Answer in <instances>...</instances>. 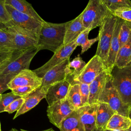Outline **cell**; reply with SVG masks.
<instances>
[{"label": "cell", "instance_id": "obj_38", "mask_svg": "<svg viewBox=\"0 0 131 131\" xmlns=\"http://www.w3.org/2000/svg\"><path fill=\"white\" fill-rule=\"evenodd\" d=\"M112 14L123 20L131 23V9L115 12Z\"/></svg>", "mask_w": 131, "mask_h": 131}, {"label": "cell", "instance_id": "obj_6", "mask_svg": "<svg viewBox=\"0 0 131 131\" xmlns=\"http://www.w3.org/2000/svg\"><path fill=\"white\" fill-rule=\"evenodd\" d=\"M113 85L118 92L123 102L129 107L131 106V67L118 69L112 75Z\"/></svg>", "mask_w": 131, "mask_h": 131}, {"label": "cell", "instance_id": "obj_9", "mask_svg": "<svg viewBox=\"0 0 131 131\" xmlns=\"http://www.w3.org/2000/svg\"><path fill=\"white\" fill-rule=\"evenodd\" d=\"M6 27L12 35L15 50L21 51L37 46L38 38L34 34L16 26L11 21Z\"/></svg>", "mask_w": 131, "mask_h": 131}, {"label": "cell", "instance_id": "obj_36", "mask_svg": "<svg viewBox=\"0 0 131 131\" xmlns=\"http://www.w3.org/2000/svg\"><path fill=\"white\" fill-rule=\"evenodd\" d=\"M25 99L23 97H20L15 99L12 102H11L5 110V112L8 113L9 114H12L15 111L19 110L23 103H24Z\"/></svg>", "mask_w": 131, "mask_h": 131}, {"label": "cell", "instance_id": "obj_25", "mask_svg": "<svg viewBox=\"0 0 131 131\" xmlns=\"http://www.w3.org/2000/svg\"><path fill=\"white\" fill-rule=\"evenodd\" d=\"M67 98L75 110H78L82 106L78 83L74 82L73 81L71 82V85Z\"/></svg>", "mask_w": 131, "mask_h": 131}, {"label": "cell", "instance_id": "obj_26", "mask_svg": "<svg viewBox=\"0 0 131 131\" xmlns=\"http://www.w3.org/2000/svg\"><path fill=\"white\" fill-rule=\"evenodd\" d=\"M111 14L131 9L129 0H102Z\"/></svg>", "mask_w": 131, "mask_h": 131}, {"label": "cell", "instance_id": "obj_16", "mask_svg": "<svg viewBox=\"0 0 131 131\" xmlns=\"http://www.w3.org/2000/svg\"><path fill=\"white\" fill-rule=\"evenodd\" d=\"M122 22V19L117 17L113 36L111 42L108 57L106 63V69L111 73H112L113 69L115 67L117 55L120 49L119 35L120 29Z\"/></svg>", "mask_w": 131, "mask_h": 131}, {"label": "cell", "instance_id": "obj_49", "mask_svg": "<svg viewBox=\"0 0 131 131\" xmlns=\"http://www.w3.org/2000/svg\"><path fill=\"white\" fill-rule=\"evenodd\" d=\"M0 131H1V123H0Z\"/></svg>", "mask_w": 131, "mask_h": 131}, {"label": "cell", "instance_id": "obj_12", "mask_svg": "<svg viewBox=\"0 0 131 131\" xmlns=\"http://www.w3.org/2000/svg\"><path fill=\"white\" fill-rule=\"evenodd\" d=\"M70 61V59H66L47 72L41 78V86L49 87L53 84L67 79L70 74L68 68Z\"/></svg>", "mask_w": 131, "mask_h": 131}, {"label": "cell", "instance_id": "obj_7", "mask_svg": "<svg viewBox=\"0 0 131 131\" xmlns=\"http://www.w3.org/2000/svg\"><path fill=\"white\" fill-rule=\"evenodd\" d=\"M6 8L11 18V23L16 26L34 34L37 38L43 23L15 10L6 4Z\"/></svg>", "mask_w": 131, "mask_h": 131}, {"label": "cell", "instance_id": "obj_10", "mask_svg": "<svg viewBox=\"0 0 131 131\" xmlns=\"http://www.w3.org/2000/svg\"><path fill=\"white\" fill-rule=\"evenodd\" d=\"M77 47V45L76 43L75 40L63 45L57 52L54 53V55L50 60L40 67L33 70V72L38 77L42 78L49 70L62 62L66 59H70L71 55Z\"/></svg>", "mask_w": 131, "mask_h": 131}, {"label": "cell", "instance_id": "obj_30", "mask_svg": "<svg viewBox=\"0 0 131 131\" xmlns=\"http://www.w3.org/2000/svg\"><path fill=\"white\" fill-rule=\"evenodd\" d=\"M130 32V28L128 23L126 21L123 20L120 29L119 35L120 48L127 42L129 38Z\"/></svg>", "mask_w": 131, "mask_h": 131}, {"label": "cell", "instance_id": "obj_22", "mask_svg": "<svg viewBox=\"0 0 131 131\" xmlns=\"http://www.w3.org/2000/svg\"><path fill=\"white\" fill-rule=\"evenodd\" d=\"M58 128L60 131H85L77 110L64 119Z\"/></svg>", "mask_w": 131, "mask_h": 131}, {"label": "cell", "instance_id": "obj_34", "mask_svg": "<svg viewBox=\"0 0 131 131\" xmlns=\"http://www.w3.org/2000/svg\"><path fill=\"white\" fill-rule=\"evenodd\" d=\"M37 88L31 86H19L11 90V92L20 97H25L32 93Z\"/></svg>", "mask_w": 131, "mask_h": 131}, {"label": "cell", "instance_id": "obj_8", "mask_svg": "<svg viewBox=\"0 0 131 131\" xmlns=\"http://www.w3.org/2000/svg\"><path fill=\"white\" fill-rule=\"evenodd\" d=\"M105 70L106 67L103 62L95 54L88 61L80 73L73 77L71 82L89 84Z\"/></svg>", "mask_w": 131, "mask_h": 131}, {"label": "cell", "instance_id": "obj_2", "mask_svg": "<svg viewBox=\"0 0 131 131\" xmlns=\"http://www.w3.org/2000/svg\"><path fill=\"white\" fill-rule=\"evenodd\" d=\"M111 13L102 0H90L80 13L85 29L91 30L100 26L107 16Z\"/></svg>", "mask_w": 131, "mask_h": 131}, {"label": "cell", "instance_id": "obj_21", "mask_svg": "<svg viewBox=\"0 0 131 131\" xmlns=\"http://www.w3.org/2000/svg\"><path fill=\"white\" fill-rule=\"evenodd\" d=\"M5 3L18 11L25 14L42 23L46 21L36 12L32 5L25 0H5Z\"/></svg>", "mask_w": 131, "mask_h": 131}, {"label": "cell", "instance_id": "obj_17", "mask_svg": "<svg viewBox=\"0 0 131 131\" xmlns=\"http://www.w3.org/2000/svg\"><path fill=\"white\" fill-rule=\"evenodd\" d=\"M48 89V87L41 85L29 95L23 97L25 99L24 103L20 108L16 112L13 119L27 113L37 105L43 98H45Z\"/></svg>", "mask_w": 131, "mask_h": 131}, {"label": "cell", "instance_id": "obj_43", "mask_svg": "<svg viewBox=\"0 0 131 131\" xmlns=\"http://www.w3.org/2000/svg\"><path fill=\"white\" fill-rule=\"evenodd\" d=\"M9 131H19V130H18L17 129H16L15 128H12L10 130H9ZM20 131H21V130H20Z\"/></svg>", "mask_w": 131, "mask_h": 131}, {"label": "cell", "instance_id": "obj_45", "mask_svg": "<svg viewBox=\"0 0 131 131\" xmlns=\"http://www.w3.org/2000/svg\"><path fill=\"white\" fill-rule=\"evenodd\" d=\"M93 131H104V130H99V129H98L95 128V129H94Z\"/></svg>", "mask_w": 131, "mask_h": 131}, {"label": "cell", "instance_id": "obj_33", "mask_svg": "<svg viewBox=\"0 0 131 131\" xmlns=\"http://www.w3.org/2000/svg\"><path fill=\"white\" fill-rule=\"evenodd\" d=\"M11 21V18L6 8L5 0H0V22L6 26Z\"/></svg>", "mask_w": 131, "mask_h": 131}, {"label": "cell", "instance_id": "obj_47", "mask_svg": "<svg viewBox=\"0 0 131 131\" xmlns=\"http://www.w3.org/2000/svg\"><path fill=\"white\" fill-rule=\"evenodd\" d=\"M127 23H128V25H129V27L130 28V30H131V23H130V22H127Z\"/></svg>", "mask_w": 131, "mask_h": 131}, {"label": "cell", "instance_id": "obj_48", "mask_svg": "<svg viewBox=\"0 0 131 131\" xmlns=\"http://www.w3.org/2000/svg\"><path fill=\"white\" fill-rule=\"evenodd\" d=\"M1 98H2V94H0V100L1 99Z\"/></svg>", "mask_w": 131, "mask_h": 131}, {"label": "cell", "instance_id": "obj_18", "mask_svg": "<svg viewBox=\"0 0 131 131\" xmlns=\"http://www.w3.org/2000/svg\"><path fill=\"white\" fill-rule=\"evenodd\" d=\"M98 103L88 104L76 110L85 131H93L96 128Z\"/></svg>", "mask_w": 131, "mask_h": 131}, {"label": "cell", "instance_id": "obj_41", "mask_svg": "<svg viewBox=\"0 0 131 131\" xmlns=\"http://www.w3.org/2000/svg\"><path fill=\"white\" fill-rule=\"evenodd\" d=\"M128 117L131 119V106L129 107L128 110Z\"/></svg>", "mask_w": 131, "mask_h": 131}, {"label": "cell", "instance_id": "obj_37", "mask_svg": "<svg viewBox=\"0 0 131 131\" xmlns=\"http://www.w3.org/2000/svg\"><path fill=\"white\" fill-rule=\"evenodd\" d=\"M14 52V50H0V66L10 60L13 57Z\"/></svg>", "mask_w": 131, "mask_h": 131}, {"label": "cell", "instance_id": "obj_40", "mask_svg": "<svg viewBox=\"0 0 131 131\" xmlns=\"http://www.w3.org/2000/svg\"><path fill=\"white\" fill-rule=\"evenodd\" d=\"M20 130L21 131H29V130H24V129H21ZM41 131H53V129L52 128H50L47 129H45V130H41Z\"/></svg>", "mask_w": 131, "mask_h": 131}, {"label": "cell", "instance_id": "obj_5", "mask_svg": "<svg viewBox=\"0 0 131 131\" xmlns=\"http://www.w3.org/2000/svg\"><path fill=\"white\" fill-rule=\"evenodd\" d=\"M112 76L107 81L99 97L98 102L106 103L116 113L128 117L129 107L123 102L118 92L113 85Z\"/></svg>", "mask_w": 131, "mask_h": 131}, {"label": "cell", "instance_id": "obj_15", "mask_svg": "<svg viewBox=\"0 0 131 131\" xmlns=\"http://www.w3.org/2000/svg\"><path fill=\"white\" fill-rule=\"evenodd\" d=\"M112 73L105 70L89 84L90 95L88 104L97 103L107 81L112 77Z\"/></svg>", "mask_w": 131, "mask_h": 131}, {"label": "cell", "instance_id": "obj_24", "mask_svg": "<svg viewBox=\"0 0 131 131\" xmlns=\"http://www.w3.org/2000/svg\"><path fill=\"white\" fill-rule=\"evenodd\" d=\"M130 126L131 119L128 117L115 113L108 121L106 129L125 130Z\"/></svg>", "mask_w": 131, "mask_h": 131}, {"label": "cell", "instance_id": "obj_28", "mask_svg": "<svg viewBox=\"0 0 131 131\" xmlns=\"http://www.w3.org/2000/svg\"><path fill=\"white\" fill-rule=\"evenodd\" d=\"M86 64V63L82 60L80 55H78L71 61H70L69 63L68 68L70 74L67 78L70 77L73 78V77L79 74L83 70Z\"/></svg>", "mask_w": 131, "mask_h": 131}, {"label": "cell", "instance_id": "obj_46", "mask_svg": "<svg viewBox=\"0 0 131 131\" xmlns=\"http://www.w3.org/2000/svg\"><path fill=\"white\" fill-rule=\"evenodd\" d=\"M126 67H131V61H130V62L128 63V64Z\"/></svg>", "mask_w": 131, "mask_h": 131}, {"label": "cell", "instance_id": "obj_23", "mask_svg": "<svg viewBox=\"0 0 131 131\" xmlns=\"http://www.w3.org/2000/svg\"><path fill=\"white\" fill-rule=\"evenodd\" d=\"M131 61V32L127 42L121 47L118 52L115 67L118 69L126 67Z\"/></svg>", "mask_w": 131, "mask_h": 131}, {"label": "cell", "instance_id": "obj_39", "mask_svg": "<svg viewBox=\"0 0 131 131\" xmlns=\"http://www.w3.org/2000/svg\"><path fill=\"white\" fill-rule=\"evenodd\" d=\"M7 27L3 23L0 22V29H6Z\"/></svg>", "mask_w": 131, "mask_h": 131}, {"label": "cell", "instance_id": "obj_1", "mask_svg": "<svg viewBox=\"0 0 131 131\" xmlns=\"http://www.w3.org/2000/svg\"><path fill=\"white\" fill-rule=\"evenodd\" d=\"M66 23H52L46 21L42 25L37 47L39 51L48 50L54 53L63 46Z\"/></svg>", "mask_w": 131, "mask_h": 131}, {"label": "cell", "instance_id": "obj_50", "mask_svg": "<svg viewBox=\"0 0 131 131\" xmlns=\"http://www.w3.org/2000/svg\"><path fill=\"white\" fill-rule=\"evenodd\" d=\"M53 131H54V130H53Z\"/></svg>", "mask_w": 131, "mask_h": 131}, {"label": "cell", "instance_id": "obj_32", "mask_svg": "<svg viewBox=\"0 0 131 131\" xmlns=\"http://www.w3.org/2000/svg\"><path fill=\"white\" fill-rule=\"evenodd\" d=\"M16 75L14 73L0 74V94L9 89L8 84Z\"/></svg>", "mask_w": 131, "mask_h": 131}, {"label": "cell", "instance_id": "obj_3", "mask_svg": "<svg viewBox=\"0 0 131 131\" xmlns=\"http://www.w3.org/2000/svg\"><path fill=\"white\" fill-rule=\"evenodd\" d=\"M117 20L116 16L110 13L100 26L96 55L101 58L105 67Z\"/></svg>", "mask_w": 131, "mask_h": 131}, {"label": "cell", "instance_id": "obj_44", "mask_svg": "<svg viewBox=\"0 0 131 131\" xmlns=\"http://www.w3.org/2000/svg\"><path fill=\"white\" fill-rule=\"evenodd\" d=\"M124 131H131V126L128 128V129H126V130H125Z\"/></svg>", "mask_w": 131, "mask_h": 131}, {"label": "cell", "instance_id": "obj_14", "mask_svg": "<svg viewBox=\"0 0 131 131\" xmlns=\"http://www.w3.org/2000/svg\"><path fill=\"white\" fill-rule=\"evenodd\" d=\"M71 85V81L67 79L49 86L45 97L48 105L66 99Z\"/></svg>", "mask_w": 131, "mask_h": 131}, {"label": "cell", "instance_id": "obj_20", "mask_svg": "<svg viewBox=\"0 0 131 131\" xmlns=\"http://www.w3.org/2000/svg\"><path fill=\"white\" fill-rule=\"evenodd\" d=\"M115 113V112L107 103L98 102L96 128L101 130H105L108 121Z\"/></svg>", "mask_w": 131, "mask_h": 131}, {"label": "cell", "instance_id": "obj_29", "mask_svg": "<svg viewBox=\"0 0 131 131\" xmlns=\"http://www.w3.org/2000/svg\"><path fill=\"white\" fill-rule=\"evenodd\" d=\"M15 50L12 37L7 29H0V50Z\"/></svg>", "mask_w": 131, "mask_h": 131}, {"label": "cell", "instance_id": "obj_42", "mask_svg": "<svg viewBox=\"0 0 131 131\" xmlns=\"http://www.w3.org/2000/svg\"><path fill=\"white\" fill-rule=\"evenodd\" d=\"M104 131H124V130H109V129H105Z\"/></svg>", "mask_w": 131, "mask_h": 131}, {"label": "cell", "instance_id": "obj_13", "mask_svg": "<svg viewBox=\"0 0 131 131\" xmlns=\"http://www.w3.org/2000/svg\"><path fill=\"white\" fill-rule=\"evenodd\" d=\"M42 78L38 77L34 72L30 69L24 70L17 74L10 81L8 86L11 90L19 86H31L38 88L41 85Z\"/></svg>", "mask_w": 131, "mask_h": 131}, {"label": "cell", "instance_id": "obj_11", "mask_svg": "<svg viewBox=\"0 0 131 131\" xmlns=\"http://www.w3.org/2000/svg\"><path fill=\"white\" fill-rule=\"evenodd\" d=\"M74 111L75 109L66 98L48 105L47 113L50 122L59 128L63 120Z\"/></svg>", "mask_w": 131, "mask_h": 131}, {"label": "cell", "instance_id": "obj_31", "mask_svg": "<svg viewBox=\"0 0 131 131\" xmlns=\"http://www.w3.org/2000/svg\"><path fill=\"white\" fill-rule=\"evenodd\" d=\"M20 98L15 95L12 92L6 94H2L0 100V113L5 112V110L11 102L16 99Z\"/></svg>", "mask_w": 131, "mask_h": 131}, {"label": "cell", "instance_id": "obj_4", "mask_svg": "<svg viewBox=\"0 0 131 131\" xmlns=\"http://www.w3.org/2000/svg\"><path fill=\"white\" fill-rule=\"evenodd\" d=\"M38 51L37 46L21 51L15 50L11 62L1 74H17L24 70L29 69L31 60Z\"/></svg>", "mask_w": 131, "mask_h": 131}, {"label": "cell", "instance_id": "obj_19", "mask_svg": "<svg viewBox=\"0 0 131 131\" xmlns=\"http://www.w3.org/2000/svg\"><path fill=\"white\" fill-rule=\"evenodd\" d=\"M84 30L85 28L82 24L81 14L74 19L66 22L63 45L75 41Z\"/></svg>", "mask_w": 131, "mask_h": 131}, {"label": "cell", "instance_id": "obj_27", "mask_svg": "<svg viewBox=\"0 0 131 131\" xmlns=\"http://www.w3.org/2000/svg\"><path fill=\"white\" fill-rule=\"evenodd\" d=\"M91 30L89 29H85L75 40L77 46H80L81 48V53L83 54L89 49L91 46L96 41H98V37L93 39H89L88 36Z\"/></svg>", "mask_w": 131, "mask_h": 131}, {"label": "cell", "instance_id": "obj_35", "mask_svg": "<svg viewBox=\"0 0 131 131\" xmlns=\"http://www.w3.org/2000/svg\"><path fill=\"white\" fill-rule=\"evenodd\" d=\"M78 83V82H77ZM79 85L80 93L81 98L82 106L88 104V101L90 95L89 84L83 83H78Z\"/></svg>", "mask_w": 131, "mask_h": 131}]
</instances>
